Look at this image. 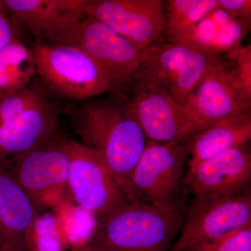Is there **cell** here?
<instances>
[{"instance_id":"cell-12","label":"cell","mask_w":251,"mask_h":251,"mask_svg":"<svg viewBox=\"0 0 251 251\" xmlns=\"http://www.w3.org/2000/svg\"><path fill=\"white\" fill-rule=\"evenodd\" d=\"M85 16L104 23L143 49L161 40L164 31L162 0H87Z\"/></svg>"},{"instance_id":"cell-6","label":"cell","mask_w":251,"mask_h":251,"mask_svg":"<svg viewBox=\"0 0 251 251\" xmlns=\"http://www.w3.org/2000/svg\"><path fill=\"white\" fill-rule=\"evenodd\" d=\"M227 59L161 40L125 88L161 89L182 104L203 77Z\"/></svg>"},{"instance_id":"cell-15","label":"cell","mask_w":251,"mask_h":251,"mask_svg":"<svg viewBox=\"0 0 251 251\" xmlns=\"http://www.w3.org/2000/svg\"><path fill=\"white\" fill-rule=\"evenodd\" d=\"M18 27L29 29L36 42L48 43L85 15L87 0H3Z\"/></svg>"},{"instance_id":"cell-1","label":"cell","mask_w":251,"mask_h":251,"mask_svg":"<svg viewBox=\"0 0 251 251\" xmlns=\"http://www.w3.org/2000/svg\"><path fill=\"white\" fill-rule=\"evenodd\" d=\"M67 112L81 145L103 160L126 194L148 140L123 96L115 92L111 97L89 100Z\"/></svg>"},{"instance_id":"cell-21","label":"cell","mask_w":251,"mask_h":251,"mask_svg":"<svg viewBox=\"0 0 251 251\" xmlns=\"http://www.w3.org/2000/svg\"><path fill=\"white\" fill-rule=\"evenodd\" d=\"M182 251H251V224L224 237L195 244Z\"/></svg>"},{"instance_id":"cell-22","label":"cell","mask_w":251,"mask_h":251,"mask_svg":"<svg viewBox=\"0 0 251 251\" xmlns=\"http://www.w3.org/2000/svg\"><path fill=\"white\" fill-rule=\"evenodd\" d=\"M233 62L237 80L248 97L251 98V46H242Z\"/></svg>"},{"instance_id":"cell-14","label":"cell","mask_w":251,"mask_h":251,"mask_svg":"<svg viewBox=\"0 0 251 251\" xmlns=\"http://www.w3.org/2000/svg\"><path fill=\"white\" fill-rule=\"evenodd\" d=\"M123 96L147 140L157 143L181 140L184 126L182 104L159 88L126 87Z\"/></svg>"},{"instance_id":"cell-3","label":"cell","mask_w":251,"mask_h":251,"mask_svg":"<svg viewBox=\"0 0 251 251\" xmlns=\"http://www.w3.org/2000/svg\"><path fill=\"white\" fill-rule=\"evenodd\" d=\"M60 112L45 94L29 86L0 97V168L7 169L57 134Z\"/></svg>"},{"instance_id":"cell-11","label":"cell","mask_w":251,"mask_h":251,"mask_svg":"<svg viewBox=\"0 0 251 251\" xmlns=\"http://www.w3.org/2000/svg\"><path fill=\"white\" fill-rule=\"evenodd\" d=\"M27 193L36 207L52 202L68 188L67 139L58 133L20 157L4 170Z\"/></svg>"},{"instance_id":"cell-26","label":"cell","mask_w":251,"mask_h":251,"mask_svg":"<svg viewBox=\"0 0 251 251\" xmlns=\"http://www.w3.org/2000/svg\"><path fill=\"white\" fill-rule=\"evenodd\" d=\"M0 251H25L21 249L9 247H0Z\"/></svg>"},{"instance_id":"cell-16","label":"cell","mask_w":251,"mask_h":251,"mask_svg":"<svg viewBox=\"0 0 251 251\" xmlns=\"http://www.w3.org/2000/svg\"><path fill=\"white\" fill-rule=\"evenodd\" d=\"M250 28L251 21L230 16L219 5L198 23L181 44L212 57L234 61Z\"/></svg>"},{"instance_id":"cell-5","label":"cell","mask_w":251,"mask_h":251,"mask_svg":"<svg viewBox=\"0 0 251 251\" xmlns=\"http://www.w3.org/2000/svg\"><path fill=\"white\" fill-rule=\"evenodd\" d=\"M159 41L143 49L104 23L86 17L67 25L49 44L72 46L83 51L116 82L118 92L129 85Z\"/></svg>"},{"instance_id":"cell-18","label":"cell","mask_w":251,"mask_h":251,"mask_svg":"<svg viewBox=\"0 0 251 251\" xmlns=\"http://www.w3.org/2000/svg\"><path fill=\"white\" fill-rule=\"evenodd\" d=\"M251 139V114L220 122L191 135L186 140L188 171L204 160L231 149L244 146Z\"/></svg>"},{"instance_id":"cell-23","label":"cell","mask_w":251,"mask_h":251,"mask_svg":"<svg viewBox=\"0 0 251 251\" xmlns=\"http://www.w3.org/2000/svg\"><path fill=\"white\" fill-rule=\"evenodd\" d=\"M20 28L11 18L3 0H0V51L15 39H18Z\"/></svg>"},{"instance_id":"cell-2","label":"cell","mask_w":251,"mask_h":251,"mask_svg":"<svg viewBox=\"0 0 251 251\" xmlns=\"http://www.w3.org/2000/svg\"><path fill=\"white\" fill-rule=\"evenodd\" d=\"M188 207L130 201L97 220L88 243L106 251H169Z\"/></svg>"},{"instance_id":"cell-25","label":"cell","mask_w":251,"mask_h":251,"mask_svg":"<svg viewBox=\"0 0 251 251\" xmlns=\"http://www.w3.org/2000/svg\"><path fill=\"white\" fill-rule=\"evenodd\" d=\"M72 251H106L101 248L94 245L91 243H87L83 245L73 248Z\"/></svg>"},{"instance_id":"cell-17","label":"cell","mask_w":251,"mask_h":251,"mask_svg":"<svg viewBox=\"0 0 251 251\" xmlns=\"http://www.w3.org/2000/svg\"><path fill=\"white\" fill-rule=\"evenodd\" d=\"M37 219V208L27 193L0 168V247L25 251Z\"/></svg>"},{"instance_id":"cell-7","label":"cell","mask_w":251,"mask_h":251,"mask_svg":"<svg viewBox=\"0 0 251 251\" xmlns=\"http://www.w3.org/2000/svg\"><path fill=\"white\" fill-rule=\"evenodd\" d=\"M182 106L181 140L225 120L251 114V98L237 80L233 61L227 59L203 77Z\"/></svg>"},{"instance_id":"cell-4","label":"cell","mask_w":251,"mask_h":251,"mask_svg":"<svg viewBox=\"0 0 251 251\" xmlns=\"http://www.w3.org/2000/svg\"><path fill=\"white\" fill-rule=\"evenodd\" d=\"M31 50L36 74L44 85L58 97L82 100L118 90L116 82L80 49L36 42Z\"/></svg>"},{"instance_id":"cell-9","label":"cell","mask_w":251,"mask_h":251,"mask_svg":"<svg viewBox=\"0 0 251 251\" xmlns=\"http://www.w3.org/2000/svg\"><path fill=\"white\" fill-rule=\"evenodd\" d=\"M251 224V191L231 196H194L179 237L169 251H182Z\"/></svg>"},{"instance_id":"cell-13","label":"cell","mask_w":251,"mask_h":251,"mask_svg":"<svg viewBox=\"0 0 251 251\" xmlns=\"http://www.w3.org/2000/svg\"><path fill=\"white\" fill-rule=\"evenodd\" d=\"M251 154L246 145L204 160L188 171L184 184L194 196H231L251 191Z\"/></svg>"},{"instance_id":"cell-24","label":"cell","mask_w":251,"mask_h":251,"mask_svg":"<svg viewBox=\"0 0 251 251\" xmlns=\"http://www.w3.org/2000/svg\"><path fill=\"white\" fill-rule=\"evenodd\" d=\"M220 7L239 19L251 21V0H218Z\"/></svg>"},{"instance_id":"cell-8","label":"cell","mask_w":251,"mask_h":251,"mask_svg":"<svg viewBox=\"0 0 251 251\" xmlns=\"http://www.w3.org/2000/svg\"><path fill=\"white\" fill-rule=\"evenodd\" d=\"M188 156L185 140L166 143L148 140L128 180L127 197L162 207L179 202Z\"/></svg>"},{"instance_id":"cell-20","label":"cell","mask_w":251,"mask_h":251,"mask_svg":"<svg viewBox=\"0 0 251 251\" xmlns=\"http://www.w3.org/2000/svg\"><path fill=\"white\" fill-rule=\"evenodd\" d=\"M218 6V0L164 1L165 27L162 36L169 44H182L198 23Z\"/></svg>"},{"instance_id":"cell-10","label":"cell","mask_w":251,"mask_h":251,"mask_svg":"<svg viewBox=\"0 0 251 251\" xmlns=\"http://www.w3.org/2000/svg\"><path fill=\"white\" fill-rule=\"evenodd\" d=\"M68 188L77 205L97 220L130 201L103 160L92 150L67 139Z\"/></svg>"},{"instance_id":"cell-19","label":"cell","mask_w":251,"mask_h":251,"mask_svg":"<svg viewBox=\"0 0 251 251\" xmlns=\"http://www.w3.org/2000/svg\"><path fill=\"white\" fill-rule=\"evenodd\" d=\"M36 74L31 49L19 39H15L0 51V97L26 88Z\"/></svg>"}]
</instances>
